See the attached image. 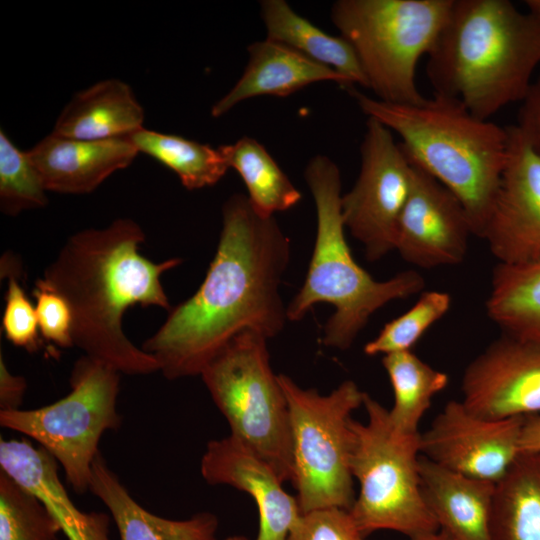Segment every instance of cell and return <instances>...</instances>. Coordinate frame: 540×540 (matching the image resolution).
Wrapping results in <instances>:
<instances>
[{"mask_svg":"<svg viewBox=\"0 0 540 540\" xmlns=\"http://www.w3.org/2000/svg\"><path fill=\"white\" fill-rule=\"evenodd\" d=\"M290 241L275 218L256 212L247 196L234 194L222 207L215 256L198 290L173 309L142 349L169 380L200 375L238 334L267 339L284 327L280 284Z\"/></svg>","mask_w":540,"mask_h":540,"instance_id":"1","label":"cell"},{"mask_svg":"<svg viewBox=\"0 0 540 540\" xmlns=\"http://www.w3.org/2000/svg\"><path fill=\"white\" fill-rule=\"evenodd\" d=\"M145 237L140 225L128 218L78 231L63 244L42 278L70 306L74 346L126 375H149L159 367L151 354L125 335L124 314L135 305L170 310L161 276L182 262L180 258L153 262L141 255Z\"/></svg>","mask_w":540,"mask_h":540,"instance_id":"2","label":"cell"},{"mask_svg":"<svg viewBox=\"0 0 540 540\" xmlns=\"http://www.w3.org/2000/svg\"><path fill=\"white\" fill-rule=\"evenodd\" d=\"M427 58L433 93L489 120L526 97L540 66V19L509 0H453Z\"/></svg>","mask_w":540,"mask_h":540,"instance_id":"3","label":"cell"},{"mask_svg":"<svg viewBox=\"0 0 540 540\" xmlns=\"http://www.w3.org/2000/svg\"><path fill=\"white\" fill-rule=\"evenodd\" d=\"M368 118L401 139L409 162L462 203L480 238L508 161L509 131L474 115L458 99L433 93L419 103L396 104L347 89Z\"/></svg>","mask_w":540,"mask_h":540,"instance_id":"4","label":"cell"},{"mask_svg":"<svg viewBox=\"0 0 540 540\" xmlns=\"http://www.w3.org/2000/svg\"><path fill=\"white\" fill-rule=\"evenodd\" d=\"M304 176L315 202L317 231L305 281L286 308L287 318L298 321L318 303L333 305L335 311L324 326L322 343L346 350L377 310L423 292L426 282L416 270L375 280L355 261L346 241L338 166L329 157L316 155Z\"/></svg>","mask_w":540,"mask_h":540,"instance_id":"5","label":"cell"},{"mask_svg":"<svg viewBox=\"0 0 540 540\" xmlns=\"http://www.w3.org/2000/svg\"><path fill=\"white\" fill-rule=\"evenodd\" d=\"M453 0H338L331 20L353 47L377 99L414 104L422 56L434 48Z\"/></svg>","mask_w":540,"mask_h":540,"instance_id":"6","label":"cell"},{"mask_svg":"<svg viewBox=\"0 0 540 540\" xmlns=\"http://www.w3.org/2000/svg\"><path fill=\"white\" fill-rule=\"evenodd\" d=\"M365 423L352 419L350 468L360 491L349 510L366 537L392 530L410 538L439 530L423 498L419 475L420 433L397 430L389 410L365 393Z\"/></svg>","mask_w":540,"mask_h":540,"instance_id":"7","label":"cell"},{"mask_svg":"<svg viewBox=\"0 0 540 540\" xmlns=\"http://www.w3.org/2000/svg\"><path fill=\"white\" fill-rule=\"evenodd\" d=\"M267 340L252 330L241 332L200 376L230 435L268 463L284 483L293 478L289 410L270 365Z\"/></svg>","mask_w":540,"mask_h":540,"instance_id":"8","label":"cell"},{"mask_svg":"<svg viewBox=\"0 0 540 540\" xmlns=\"http://www.w3.org/2000/svg\"><path fill=\"white\" fill-rule=\"evenodd\" d=\"M278 380L288 404L291 483L301 512L332 507L350 510L355 501L351 415L363 406L365 392L352 380L327 395L302 388L285 374H279Z\"/></svg>","mask_w":540,"mask_h":540,"instance_id":"9","label":"cell"},{"mask_svg":"<svg viewBox=\"0 0 540 540\" xmlns=\"http://www.w3.org/2000/svg\"><path fill=\"white\" fill-rule=\"evenodd\" d=\"M120 375L83 355L72 368L65 397L35 409L0 411V425L34 439L61 465L71 488L84 494L103 434L121 425Z\"/></svg>","mask_w":540,"mask_h":540,"instance_id":"10","label":"cell"},{"mask_svg":"<svg viewBox=\"0 0 540 540\" xmlns=\"http://www.w3.org/2000/svg\"><path fill=\"white\" fill-rule=\"evenodd\" d=\"M361 167L352 189L341 197L348 228L375 262L395 250L399 218L407 201L412 164L392 132L368 118L360 146Z\"/></svg>","mask_w":540,"mask_h":540,"instance_id":"11","label":"cell"},{"mask_svg":"<svg viewBox=\"0 0 540 540\" xmlns=\"http://www.w3.org/2000/svg\"><path fill=\"white\" fill-rule=\"evenodd\" d=\"M524 417L492 420L451 400L420 433L421 455L462 475L497 483L520 451Z\"/></svg>","mask_w":540,"mask_h":540,"instance_id":"12","label":"cell"},{"mask_svg":"<svg viewBox=\"0 0 540 540\" xmlns=\"http://www.w3.org/2000/svg\"><path fill=\"white\" fill-rule=\"evenodd\" d=\"M461 391L465 407L486 419L540 414V344L501 334L467 365Z\"/></svg>","mask_w":540,"mask_h":540,"instance_id":"13","label":"cell"},{"mask_svg":"<svg viewBox=\"0 0 540 540\" xmlns=\"http://www.w3.org/2000/svg\"><path fill=\"white\" fill-rule=\"evenodd\" d=\"M470 235L471 222L460 200L412 165L410 192L395 240L401 258L422 269L457 265L466 257Z\"/></svg>","mask_w":540,"mask_h":540,"instance_id":"14","label":"cell"},{"mask_svg":"<svg viewBox=\"0 0 540 540\" xmlns=\"http://www.w3.org/2000/svg\"><path fill=\"white\" fill-rule=\"evenodd\" d=\"M507 127L508 161L480 238L498 263L518 264L540 258V156Z\"/></svg>","mask_w":540,"mask_h":540,"instance_id":"15","label":"cell"},{"mask_svg":"<svg viewBox=\"0 0 540 540\" xmlns=\"http://www.w3.org/2000/svg\"><path fill=\"white\" fill-rule=\"evenodd\" d=\"M201 474L211 485H229L248 493L256 503V540H287L302 515L297 498L287 493L272 467L229 435L211 440L201 459Z\"/></svg>","mask_w":540,"mask_h":540,"instance_id":"16","label":"cell"},{"mask_svg":"<svg viewBox=\"0 0 540 540\" xmlns=\"http://www.w3.org/2000/svg\"><path fill=\"white\" fill-rule=\"evenodd\" d=\"M47 191L86 194L114 172L129 166L138 154L127 138L78 140L54 135L27 151Z\"/></svg>","mask_w":540,"mask_h":540,"instance_id":"17","label":"cell"},{"mask_svg":"<svg viewBox=\"0 0 540 540\" xmlns=\"http://www.w3.org/2000/svg\"><path fill=\"white\" fill-rule=\"evenodd\" d=\"M0 467L44 503L68 540H110L109 516L76 507L59 478L57 461L43 448L2 438Z\"/></svg>","mask_w":540,"mask_h":540,"instance_id":"18","label":"cell"},{"mask_svg":"<svg viewBox=\"0 0 540 540\" xmlns=\"http://www.w3.org/2000/svg\"><path fill=\"white\" fill-rule=\"evenodd\" d=\"M419 475L423 498L439 530L455 540H493L495 483L451 471L423 455Z\"/></svg>","mask_w":540,"mask_h":540,"instance_id":"19","label":"cell"},{"mask_svg":"<svg viewBox=\"0 0 540 540\" xmlns=\"http://www.w3.org/2000/svg\"><path fill=\"white\" fill-rule=\"evenodd\" d=\"M247 50L249 61L242 76L212 106V117H221L249 98L262 95L286 97L315 82L335 81L349 88L338 72L280 42L266 38L251 43Z\"/></svg>","mask_w":540,"mask_h":540,"instance_id":"20","label":"cell"},{"mask_svg":"<svg viewBox=\"0 0 540 540\" xmlns=\"http://www.w3.org/2000/svg\"><path fill=\"white\" fill-rule=\"evenodd\" d=\"M89 491L109 510L120 540H217V517L200 512L173 520L152 514L130 495L101 452L95 457Z\"/></svg>","mask_w":540,"mask_h":540,"instance_id":"21","label":"cell"},{"mask_svg":"<svg viewBox=\"0 0 540 540\" xmlns=\"http://www.w3.org/2000/svg\"><path fill=\"white\" fill-rule=\"evenodd\" d=\"M144 110L128 84L106 79L77 92L52 134L78 140L128 138L143 128Z\"/></svg>","mask_w":540,"mask_h":540,"instance_id":"22","label":"cell"},{"mask_svg":"<svg viewBox=\"0 0 540 540\" xmlns=\"http://www.w3.org/2000/svg\"><path fill=\"white\" fill-rule=\"evenodd\" d=\"M261 16L267 37L301 52L338 72L349 88L368 83L351 44L341 35L332 36L297 14L284 0H263Z\"/></svg>","mask_w":540,"mask_h":540,"instance_id":"23","label":"cell"},{"mask_svg":"<svg viewBox=\"0 0 540 540\" xmlns=\"http://www.w3.org/2000/svg\"><path fill=\"white\" fill-rule=\"evenodd\" d=\"M486 312L501 334L540 344V258L498 263L492 272Z\"/></svg>","mask_w":540,"mask_h":540,"instance_id":"24","label":"cell"},{"mask_svg":"<svg viewBox=\"0 0 540 540\" xmlns=\"http://www.w3.org/2000/svg\"><path fill=\"white\" fill-rule=\"evenodd\" d=\"M493 540H540V451L521 452L495 484Z\"/></svg>","mask_w":540,"mask_h":540,"instance_id":"25","label":"cell"},{"mask_svg":"<svg viewBox=\"0 0 540 540\" xmlns=\"http://www.w3.org/2000/svg\"><path fill=\"white\" fill-rule=\"evenodd\" d=\"M229 168L241 176L252 207L262 216L286 211L302 198L299 190L256 139L242 137L218 147Z\"/></svg>","mask_w":540,"mask_h":540,"instance_id":"26","label":"cell"},{"mask_svg":"<svg viewBox=\"0 0 540 540\" xmlns=\"http://www.w3.org/2000/svg\"><path fill=\"white\" fill-rule=\"evenodd\" d=\"M382 365L394 393V404L389 410L392 424L404 434L420 433V421L432 399L448 385V375L431 367L411 350L383 355Z\"/></svg>","mask_w":540,"mask_h":540,"instance_id":"27","label":"cell"},{"mask_svg":"<svg viewBox=\"0 0 540 540\" xmlns=\"http://www.w3.org/2000/svg\"><path fill=\"white\" fill-rule=\"evenodd\" d=\"M127 139L144 153L172 170L188 190L216 184L229 168L219 148L145 128Z\"/></svg>","mask_w":540,"mask_h":540,"instance_id":"28","label":"cell"},{"mask_svg":"<svg viewBox=\"0 0 540 540\" xmlns=\"http://www.w3.org/2000/svg\"><path fill=\"white\" fill-rule=\"evenodd\" d=\"M58 521L30 490L0 471V540H56Z\"/></svg>","mask_w":540,"mask_h":540,"instance_id":"29","label":"cell"},{"mask_svg":"<svg viewBox=\"0 0 540 540\" xmlns=\"http://www.w3.org/2000/svg\"><path fill=\"white\" fill-rule=\"evenodd\" d=\"M46 187L27 151L0 131V208L15 216L47 205Z\"/></svg>","mask_w":540,"mask_h":540,"instance_id":"30","label":"cell"},{"mask_svg":"<svg viewBox=\"0 0 540 540\" xmlns=\"http://www.w3.org/2000/svg\"><path fill=\"white\" fill-rule=\"evenodd\" d=\"M451 307V296L442 291H423L405 313L386 323L364 346L369 356L411 350L423 334Z\"/></svg>","mask_w":540,"mask_h":540,"instance_id":"31","label":"cell"},{"mask_svg":"<svg viewBox=\"0 0 540 540\" xmlns=\"http://www.w3.org/2000/svg\"><path fill=\"white\" fill-rule=\"evenodd\" d=\"M10 260L5 256L1 261V271L7 277L5 305L2 316V330L6 339L17 347L35 351L40 345V330L35 305L26 295L12 272Z\"/></svg>","mask_w":540,"mask_h":540,"instance_id":"32","label":"cell"},{"mask_svg":"<svg viewBox=\"0 0 540 540\" xmlns=\"http://www.w3.org/2000/svg\"><path fill=\"white\" fill-rule=\"evenodd\" d=\"M32 293L35 299L40 335L45 340L62 348L74 346L72 312L64 297L42 278L36 281Z\"/></svg>","mask_w":540,"mask_h":540,"instance_id":"33","label":"cell"},{"mask_svg":"<svg viewBox=\"0 0 540 540\" xmlns=\"http://www.w3.org/2000/svg\"><path fill=\"white\" fill-rule=\"evenodd\" d=\"M287 540H367L349 510L324 508L302 513Z\"/></svg>","mask_w":540,"mask_h":540,"instance_id":"34","label":"cell"},{"mask_svg":"<svg viewBox=\"0 0 540 540\" xmlns=\"http://www.w3.org/2000/svg\"><path fill=\"white\" fill-rule=\"evenodd\" d=\"M517 123L514 124L523 138L540 156V72L521 102Z\"/></svg>","mask_w":540,"mask_h":540,"instance_id":"35","label":"cell"},{"mask_svg":"<svg viewBox=\"0 0 540 540\" xmlns=\"http://www.w3.org/2000/svg\"><path fill=\"white\" fill-rule=\"evenodd\" d=\"M27 388L22 376L12 374L0 357V411L20 409Z\"/></svg>","mask_w":540,"mask_h":540,"instance_id":"36","label":"cell"},{"mask_svg":"<svg viewBox=\"0 0 540 540\" xmlns=\"http://www.w3.org/2000/svg\"><path fill=\"white\" fill-rule=\"evenodd\" d=\"M520 451H540V414L524 417L520 438Z\"/></svg>","mask_w":540,"mask_h":540,"instance_id":"37","label":"cell"},{"mask_svg":"<svg viewBox=\"0 0 540 540\" xmlns=\"http://www.w3.org/2000/svg\"><path fill=\"white\" fill-rule=\"evenodd\" d=\"M409 540H455L450 535H448L446 532L442 530H438L437 532L410 538Z\"/></svg>","mask_w":540,"mask_h":540,"instance_id":"38","label":"cell"},{"mask_svg":"<svg viewBox=\"0 0 540 540\" xmlns=\"http://www.w3.org/2000/svg\"><path fill=\"white\" fill-rule=\"evenodd\" d=\"M524 3L527 7V12L540 19V0H525Z\"/></svg>","mask_w":540,"mask_h":540,"instance_id":"39","label":"cell"},{"mask_svg":"<svg viewBox=\"0 0 540 540\" xmlns=\"http://www.w3.org/2000/svg\"><path fill=\"white\" fill-rule=\"evenodd\" d=\"M224 540H248V538L242 535H234V536L227 537Z\"/></svg>","mask_w":540,"mask_h":540,"instance_id":"40","label":"cell"}]
</instances>
